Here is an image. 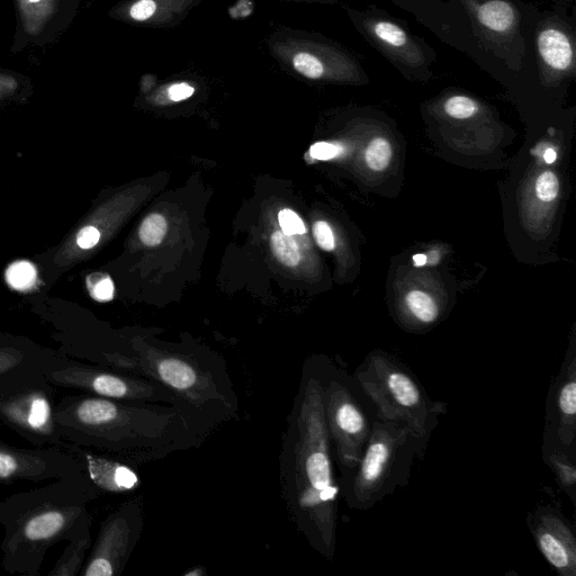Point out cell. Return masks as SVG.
Masks as SVG:
<instances>
[{
    "mask_svg": "<svg viewBox=\"0 0 576 576\" xmlns=\"http://www.w3.org/2000/svg\"><path fill=\"white\" fill-rule=\"evenodd\" d=\"M558 2V0H556ZM562 2H570V0H562Z\"/></svg>",
    "mask_w": 576,
    "mask_h": 576,
    "instance_id": "ab89813d",
    "label": "cell"
},
{
    "mask_svg": "<svg viewBox=\"0 0 576 576\" xmlns=\"http://www.w3.org/2000/svg\"><path fill=\"white\" fill-rule=\"evenodd\" d=\"M544 158L547 164H553V162L556 160V152L553 149H548L545 152Z\"/></svg>",
    "mask_w": 576,
    "mask_h": 576,
    "instance_id": "d590c367",
    "label": "cell"
},
{
    "mask_svg": "<svg viewBox=\"0 0 576 576\" xmlns=\"http://www.w3.org/2000/svg\"><path fill=\"white\" fill-rule=\"evenodd\" d=\"M273 254L279 263L287 267H295L300 263V251L297 247L295 240L291 236H286L282 231H277L273 234L272 241Z\"/></svg>",
    "mask_w": 576,
    "mask_h": 576,
    "instance_id": "d4e9b609",
    "label": "cell"
},
{
    "mask_svg": "<svg viewBox=\"0 0 576 576\" xmlns=\"http://www.w3.org/2000/svg\"><path fill=\"white\" fill-rule=\"evenodd\" d=\"M45 375L56 387H62V389L65 387V389L99 396V398L177 405V407L187 409L173 392L158 382L140 375L114 371L107 367L78 364L61 358L57 364L45 372Z\"/></svg>",
    "mask_w": 576,
    "mask_h": 576,
    "instance_id": "ba28073f",
    "label": "cell"
},
{
    "mask_svg": "<svg viewBox=\"0 0 576 576\" xmlns=\"http://www.w3.org/2000/svg\"><path fill=\"white\" fill-rule=\"evenodd\" d=\"M134 355L139 375L167 387L189 411L214 428L238 418L239 396L220 360L150 348H140Z\"/></svg>",
    "mask_w": 576,
    "mask_h": 576,
    "instance_id": "277c9868",
    "label": "cell"
},
{
    "mask_svg": "<svg viewBox=\"0 0 576 576\" xmlns=\"http://www.w3.org/2000/svg\"><path fill=\"white\" fill-rule=\"evenodd\" d=\"M200 0H135L129 9L130 20L150 26H166L182 20Z\"/></svg>",
    "mask_w": 576,
    "mask_h": 576,
    "instance_id": "d6986e66",
    "label": "cell"
},
{
    "mask_svg": "<svg viewBox=\"0 0 576 576\" xmlns=\"http://www.w3.org/2000/svg\"><path fill=\"white\" fill-rule=\"evenodd\" d=\"M81 473L83 465L65 449L16 447L0 438V483H41Z\"/></svg>",
    "mask_w": 576,
    "mask_h": 576,
    "instance_id": "5bb4252c",
    "label": "cell"
},
{
    "mask_svg": "<svg viewBox=\"0 0 576 576\" xmlns=\"http://www.w3.org/2000/svg\"><path fill=\"white\" fill-rule=\"evenodd\" d=\"M99 240H101V232L92 225L81 229L76 237L78 247L84 250L93 249L98 245Z\"/></svg>",
    "mask_w": 576,
    "mask_h": 576,
    "instance_id": "d6a6232c",
    "label": "cell"
},
{
    "mask_svg": "<svg viewBox=\"0 0 576 576\" xmlns=\"http://www.w3.org/2000/svg\"><path fill=\"white\" fill-rule=\"evenodd\" d=\"M560 192V182L551 171H545L536 182V194L543 202H552Z\"/></svg>",
    "mask_w": 576,
    "mask_h": 576,
    "instance_id": "f546056e",
    "label": "cell"
},
{
    "mask_svg": "<svg viewBox=\"0 0 576 576\" xmlns=\"http://www.w3.org/2000/svg\"><path fill=\"white\" fill-rule=\"evenodd\" d=\"M392 159V147L389 141L376 138L366 150L367 166L375 171H383L389 167Z\"/></svg>",
    "mask_w": 576,
    "mask_h": 576,
    "instance_id": "83f0119b",
    "label": "cell"
},
{
    "mask_svg": "<svg viewBox=\"0 0 576 576\" xmlns=\"http://www.w3.org/2000/svg\"><path fill=\"white\" fill-rule=\"evenodd\" d=\"M282 497L296 530L328 560L336 552L340 484L324 418L318 365H304L279 457Z\"/></svg>",
    "mask_w": 576,
    "mask_h": 576,
    "instance_id": "7a4b0ae2",
    "label": "cell"
},
{
    "mask_svg": "<svg viewBox=\"0 0 576 576\" xmlns=\"http://www.w3.org/2000/svg\"><path fill=\"white\" fill-rule=\"evenodd\" d=\"M68 443L137 466L200 447L215 429L177 405L125 402L81 393L56 404Z\"/></svg>",
    "mask_w": 576,
    "mask_h": 576,
    "instance_id": "6da1fadb",
    "label": "cell"
},
{
    "mask_svg": "<svg viewBox=\"0 0 576 576\" xmlns=\"http://www.w3.org/2000/svg\"><path fill=\"white\" fill-rule=\"evenodd\" d=\"M2 426H3L2 423H0V427H2Z\"/></svg>",
    "mask_w": 576,
    "mask_h": 576,
    "instance_id": "60d3db41",
    "label": "cell"
},
{
    "mask_svg": "<svg viewBox=\"0 0 576 576\" xmlns=\"http://www.w3.org/2000/svg\"><path fill=\"white\" fill-rule=\"evenodd\" d=\"M313 234L320 248L326 251L335 249V237H333V232L327 222L319 221L315 223L313 227Z\"/></svg>",
    "mask_w": 576,
    "mask_h": 576,
    "instance_id": "1f68e13d",
    "label": "cell"
},
{
    "mask_svg": "<svg viewBox=\"0 0 576 576\" xmlns=\"http://www.w3.org/2000/svg\"><path fill=\"white\" fill-rule=\"evenodd\" d=\"M92 530L86 531L77 539L68 542L59 561L49 576H77L83 571L86 564V555L92 546Z\"/></svg>",
    "mask_w": 576,
    "mask_h": 576,
    "instance_id": "7402d4cb",
    "label": "cell"
},
{
    "mask_svg": "<svg viewBox=\"0 0 576 576\" xmlns=\"http://www.w3.org/2000/svg\"><path fill=\"white\" fill-rule=\"evenodd\" d=\"M98 495L89 476L81 473L0 501L3 569L11 574L38 576L53 546L92 530L89 507Z\"/></svg>",
    "mask_w": 576,
    "mask_h": 576,
    "instance_id": "3957f363",
    "label": "cell"
},
{
    "mask_svg": "<svg viewBox=\"0 0 576 576\" xmlns=\"http://www.w3.org/2000/svg\"><path fill=\"white\" fill-rule=\"evenodd\" d=\"M477 40L518 70L513 54L524 57L521 40L522 17L512 0H461Z\"/></svg>",
    "mask_w": 576,
    "mask_h": 576,
    "instance_id": "4fadbf2b",
    "label": "cell"
},
{
    "mask_svg": "<svg viewBox=\"0 0 576 576\" xmlns=\"http://www.w3.org/2000/svg\"><path fill=\"white\" fill-rule=\"evenodd\" d=\"M294 2H331V0H294Z\"/></svg>",
    "mask_w": 576,
    "mask_h": 576,
    "instance_id": "74e56055",
    "label": "cell"
},
{
    "mask_svg": "<svg viewBox=\"0 0 576 576\" xmlns=\"http://www.w3.org/2000/svg\"><path fill=\"white\" fill-rule=\"evenodd\" d=\"M89 294L98 302H110L114 297V283L106 274H93L87 278Z\"/></svg>",
    "mask_w": 576,
    "mask_h": 576,
    "instance_id": "f1b7e54d",
    "label": "cell"
},
{
    "mask_svg": "<svg viewBox=\"0 0 576 576\" xmlns=\"http://www.w3.org/2000/svg\"><path fill=\"white\" fill-rule=\"evenodd\" d=\"M278 221L286 236L293 237L296 236V234H304L306 232L302 219L292 210L279 212Z\"/></svg>",
    "mask_w": 576,
    "mask_h": 576,
    "instance_id": "4dcf8cb0",
    "label": "cell"
},
{
    "mask_svg": "<svg viewBox=\"0 0 576 576\" xmlns=\"http://www.w3.org/2000/svg\"><path fill=\"white\" fill-rule=\"evenodd\" d=\"M142 530V502L132 500L124 503L102 522L80 575H121L139 543Z\"/></svg>",
    "mask_w": 576,
    "mask_h": 576,
    "instance_id": "7c38bea8",
    "label": "cell"
},
{
    "mask_svg": "<svg viewBox=\"0 0 576 576\" xmlns=\"http://www.w3.org/2000/svg\"><path fill=\"white\" fill-rule=\"evenodd\" d=\"M32 3L40 2V0H30Z\"/></svg>",
    "mask_w": 576,
    "mask_h": 576,
    "instance_id": "f35d334b",
    "label": "cell"
},
{
    "mask_svg": "<svg viewBox=\"0 0 576 576\" xmlns=\"http://www.w3.org/2000/svg\"><path fill=\"white\" fill-rule=\"evenodd\" d=\"M341 153V148L336 144L328 142H318L313 144L310 149V155L318 160H331Z\"/></svg>",
    "mask_w": 576,
    "mask_h": 576,
    "instance_id": "836d02e7",
    "label": "cell"
},
{
    "mask_svg": "<svg viewBox=\"0 0 576 576\" xmlns=\"http://www.w3.org/2000/svg\"><path fill=\"white\" fill-rule=\"evenodd\" d=\"M407 305L414 318L422 323H434L438 318V306L426 293L421 291L410 292L407 296Z\"/></svg>",
    "mask_w": 576,
    "mask_h": 576,
    "instance_id": "cb8c5ba5",
    "label": "cell"
},
{
    "mask_svg": "<svg viewBox=\"0 0 576 576\" xmlns=\"http://www.w3.org/2000/svg\"><path fill=\"white\" fill-rule=\"evenodd\" d=\"M351 22L369 44L398 68L404 77L426 80L435 52L395 18L377 9L348 12Z\"/></svg>",
    "mask_w": 576,
    "mask_h": 576,
    "instance_id": "8fae6325",
    "label": "cell"
},
{
    "mask_svg": "<svg viewBox=\"0 0 576 576\" xmlns=\"http://www.w3.org/2000/svg\"><path fill=\"white\" fill-rule=\"evenodd\" d=\"M552 407L549 409V434L554 444L574 452L576 440V358L573 355L562 366L554 386Z\"/></svg>",
    "mask_w": 576,
    "mask_h": 576,
    "instance_id": "e0dca14e",
    "label": "cell"
},
{
    "mask_svg": "<svg viewBox=\"0 0 576 576\" xmlns=\"http://www.w3.org/2000/svg\"><path fill=\"white\" fill-rule=\"evenodd\" d=\"M444 113L453 120H464L481 110L480 103L475 98L454 94L448 96L443 103Z\"/></svg>",
    "mask_w": 576,
    "mask_h": 576,
    "instance_id": "484cf974",
    "label": "cell"
},
{
    "mask_svg": "<svg viewBox=\"0 0 576 576\" xmlns=\"http://www.w3.org/2000/svg\"><path fill=\"white\" fill-rule=\"evenodd\" d=\"M536 50L539 77L543 83L556 85L575 77V33L563 18L549 14L539 22Z\"/></svg>",
    "mask_w": 576,
    "mask_h": 576,
    "instance_id": "9a60e30c",
    "label": "cell"
},
{
    "mask_svg": "<svg viewBox=\"0 0 576 576\" xmlns=\"http://www.w3.org/2000/svg\"><path fill=\"white\" fill-rule=\"evenodd\" d=\"M528 526L545 560L561 576L576 575V537L562 512L553 506L530 513Z\"/></svg>",
    "mask_w": 576,
    "mask_h": 576,
    "instance_id": "2e32d148",
    "label": "cell"
},
{
    "mask_svg": "<svg viewBox=\"0 0 576 576\" xmlns=\"http://www.w3.org/2000/svg\"><path fill=\"white\" fill-rule=\"evenodd\" d=\"M546 464L554 472L558 486L567 494L575 506L576 466L575 452L557 446L544 447Z\"/></svg>",
    "mask_w": 576,
    "mask_h": 576,
    "instance_id": "44dd1931",
    "label": "cell"
},
{
    "mask_svg": "<svg viewBox=\"0 0 576 576\" xmlns=\"http://www.w3.org/2000/svg\"><path fill=\"white\" fill-rule=\"evenodd\" d=\"M6 279L16 291H29L38 281V270L30 261L20 260L7 268Z\"/></svg>",
    "mask_w": 576,
    "mask_h": 576,
    "instance_id": "603a6c76",
    "label": "cell"
},
{
    "mask_svg": "<svg viewBox=\"0 0 576 576\" xmlns=\"http://www.w3.org/2000/svg\"><path fill=\"white\" fill-rule=\"evenodd\" d=\"M65 450L83 465L84 472L99 491L126 493L139 488L140 476L132 465L70 443Z\"/></svg>",
    "mask_w": 576,
    "mask_h": 576,
    "instance_id": "ac0fdd59",
    "label": "cell"
},
{
    "mask_svg": "<svg viewBox=\"0 0 576 576\" xmlns=\"http://www.w3.org/2000/svg\"><path fill=\"white\" fill-rule=\"evenodd\" d=\"M61 357L25 342L0 341V378L29 366L52 367Z\"/></svg>",
    "mask_w": 576,
    "mask_h": 576,
    "instance_id": "ffe728a7",
    "label": "cell"
},
{
    "mask_svg": "<svg viewBox=\"0 0 576 576\" xmlns=\"http://www.w3.org/2000/svg\"><path fill=\"white\" fill-rule=\"evenodd\" d=\"M195 93V88L187 83H177L168 86L166 96L171 102H182Z\"/></svg>",
    "mask_w": 576,
    "mask_h": 576,
    "instance_id": "e575fe53",
    "label": "cell"
},
{
    "mask_svg": "<svg viewBox=\"0 0 576 576\" xmlns=\"http://www.w3.org/2000/svg\"><path fill=\"white\" fill-rule=\"evenodd\" d=\"M414 263L417 264V266H422L423 264L426 263V257L422 256V255H417L416 257H413Z\"/></svg>",
    "mask_w": 576,
    "mask_h": 576,
    "instance_id": "8d00e7d4",
    "label": "cell"
},
{
    "mask_svg": "<svg viewBox=\"0 0 576 576\" xmlns=\"http://www.w3.org/2000/svg\"><path fill=\"white\" fill-rule=\"evenodd\" d=\"M168 224L164 216L151 214L143 221L140 228V239L143 245L156 247L160 245L167 234Z\"/></svg>",
    "mask_w": 576,
    "mask_h": 576,
    "instance_id": "4316f807",
    "label": "cell"
},
{
    "mask_svg": "<svg viewBox=\"0 0 576 576\" xmlns=\"http://www.w3.org/2000/svg\"><path fill=\"white\" fill-rule=\"evenodd\" d=\"M324 418L345 479L356 470L362 458L373 423L368 421L362 405L333 367L318 365Z\"/></svg>",
    "mask_w": 576,
    "mask_h": 576,
    "instance_id": "9c48e42d",
    "label": "cell"
},
{
    "mask_svg": "<svg viewBox=\"0 0 576 576\" xmlns=\"http://www.w3.org/2000/svg\"><path fill=\"white\" fill-rule=\"evenodd\" d=\"M429 440L399 423L373 422L363 456L342 485L348 506L371 509L407 485L414 463L425 456Z\"/></svg>",
    "mask_w": 576,
    "mask_h": 576,
    "instance_id": "5b68a950",
    "label": "cell"
},
{
    "mask_svg": "<svg viewBox=\"0 0 576 576\" xmlns=\"http://www.w3.org/2000/svg\"><path fill=\"white\" fill-rule=\"evenodd\" d=\"M274 56L296 72L313 81L363 84L366 72L345 49L311 36H276L270 42Z\"/></svg>",
    "mask_w": 576,
    "mask_h": 576,
    "instance_id": "30bf717a",
    "label": "cell"
},
{
    "mask_svg": "<svg viewBox=\"0 0 576 576\" xmlns=\"http://www.w3.org/2000/svg\"><path fill=\"white\" fill-rule=\"evenodd\" d=\"M48 367L29 366L0 378V423L34 447L65 449L56 421V386Z\"/></svg>",
    "mask_w": 576,
    "mask_h": 576,
    "instance_id": "52a82bcc",
    "label": "cell"
},
{
    "mask_svg": "<svg viewBox=\"0 0 576 576\" xmlns=\"http://www.w3.org/2000/svg\"><path fill=\"white\" fill-rule=\"evenodd\" d=\"M360 389L377 409V418L399 423L430 438L446 404L429 398L407 367L386 355L369 357L355 372Z\"/></svg>",
    "mask_w": 576,
    "mask_h": 576,
    "instance_id": "8992f818",
    "label": "cell"
}]
</instances>
